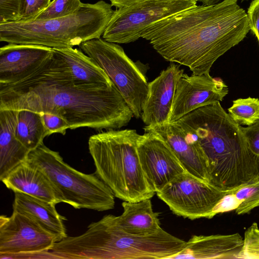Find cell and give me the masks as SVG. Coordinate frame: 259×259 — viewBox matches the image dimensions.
<instances>
[{"label": "cell", "mask_w": 259, "mask_h": 259, "mask_svg": "<svg viewBox=\"0 0 259 259\" xmlns=\"http://www.w3.org/2000/svg\"><path fill=\"white\" fill-rule=\"evenodd\" d=\"M52 56L25 78L0 84V110L55 114L71 130H117L128 123L133 113L114 84L103 90L76 87L59 71Z\"/></svg>", "instance_id": "obj_1"}, {"label": "cell", "mask_w": 259, "mask_h": 259, "mask_svg": "<svg viewBox=\"0 0 259 259\" xmlns=\"http://www.w3.org/2000/svg\"><path fill=\"white\" fill-rule=\"evenodd\" d=\"M238 0L196 6L149 26L141 37L166 60L188 67L193 75L209 73L215 61L250 30Z\"/></svg>", "instance_id": "obj_2"}, {"label": "cell", "mask_w": 259, "mask_h": 259, "mask_svg": "<svg viewBox=\"0 0 259 259\" xmlns=\"http://www.w3.org/2000/svg\"><path fill=\"white\" fill-rule=\"evenodd\" d=\"M186 243L162 229L147 235L129 234L109 214L90 224L84 233L59 241L57 249L66 259H170Z\"/></svg>", "instance_id": "obj_3"}, {"label": "cell", "mask_w": 259, "mask_h": 259, "mask_svg": "<svg viewBox=\"0 0 259 259\" xmlns=\"http://www.w3.org/2000/svg\"><path fill=\"white\" fill-rule=\"evenodd\" d=\"M135 130H106L91 136L89 149L96 174L111 189L115 197L138 202L151 199L150 187L140 163Z\"/></svg>", "instance_id": "obj_4"}, {"label": "cell", "mask_w": 259, "mask_h": 259, "mask_svg": "<svg viewBox=\"0 0 259 259\" xmlns=\"http://www.w3.org/2000/svg\"><path fill=\"white\" fill-rule=\"evenodd\" d=\"M112 7L100 1L83 3L76 12L63 17L0 23V41L52 48H73L101 37L114 13Z\"/></svg>", "instance_id": "obj_5"}, {"label": "cell", "mask_w": 259, "mask_h": 259, "mask_svg": "<svg viewBox=\"0 0 259 259\" xmlns=\"http://www.w3.org/2000/svg\"><path fill=\"white\" fill-rule=\"evenodd\" d=\"M27 159L47 176L62 202L76 209L103 211L114 208L112 191L96 174H86L73 168L58 152L44 143L29 152Z\"/></svg>", "instance_id": "obj_6"}, {"label": "cell", "mask_w": 259, "mask_h": 259, "mask_svg": "<svg viewBox=\"0 0 259 259\" xmlns=\"http://www.w3.org/2000/svg\"><path fill=\"white\" fill-rule=\"evenodd\" d=\"M78 46L106 73L134 116L141 117L148 90L145 70L132 60L121 46L101 37L87 40Z\"/></svg>", "instance_id": "obj_7"}, {"label": "cell", "mask_w": 259, "mask_h": 259, "mask_svg": "<svg viewBox=\"0 0 259 259\" xmlns=\"http://www.w3.org/2000/svg\"><path fill=\"white\" fill-rule=\"evenodd\" d=\"M197 0H148L116 8L102 35L116 44L137 40L149 26L197 6Z\"/></svg>", "instance_id": "obj_8"}, {"label": "cell", "mask_w": 259, "mask_h": 259, "mask_svg": "<svg viewBox=\"0 0 259 259\" xmlns=\"http://www.w3.org/2000/svg\"><path fill=\"white\" fill-rule=\"evenodd\" d=\"M234 191L222 190L187 171L178 175L156 192L172 213L193 220L211 219L223 198Z\"/></svg>", "instance_id": "obj_9"}, {"label": "cell", "mask_w": 259, "mask_h": 259, "mask_svg": "<svg viewBox=\"0 0 259 259\" xmlns=\"http://www.w3.org/2000/svg\"><path fill=\"white\" fill-rule=\"evenodd\" d=\"M59 241L29 217L13 211L11 217H0V254L49 251Z\"/></svg>", "instance_id": "obj_10"}, {"label": "cell", "mask_w": 259, "mask_h": 259, "mask_svg": "<svg viewBox=\"0 0 259 259\" xmlns=\"http://www.w3.org/2000/svg\"><path fill=\"white\" fill-rule=\"evenodd\" d=\"M137 151L145 177L155 193L175 177L187 171L168 144L151 132L140 135Z\"/></svg>", "instance_id": "obj_11"}, {"label": "cell", "mask_w": 259, "mask_h": 259, "mask_svg": "<svg viewBox=\"0 0 259 259\" xmlns=\"http://www.w3.org/2000/svg\"><path fill=\"white\" fill-rule=\"evenodd\" d=\"M228 88L221 78L209 73L189 76L184 73L175 91L168 122H174L201 107L223 101Z\"/></svg>", "instance_id": "obj_12"}, {"label": "cell", "mask_w": 259, "mask_h": 259, "mask_svg": "<svg viewBox=\"0 0 259 259\" xmlns=\"http://www.w3.org/2000/svg\"><path fill=\"white\" fill-rule=\"evenodd\" d=\"M53 49L52 57L57 68L75 86L103 90L113 85L104 71L81 50L73 48Z\"/></svg>", "instance_id": "obj_13"}, {"label": "cell", "mask_w": 259, "mask_h": 259, "mask_svg": "<svg viewBox=\"0 0 259 259\" xmlns=\"http://www.w3.org/2000/svg\"><path fill=\"white\" fill-rule=\"evenodd\" d=\"M52 48L9 44L0 48V84H11L28 77L52 56Z\"/></svg>", "instance_id": "obj_14"}, {"label": "cell", "mask_w": 259, "mask_h": 259, "mask_svg": "<svg viewBox=\"0 0 259 259\" xmlns=\"http://www.w3.org/2000/svg\"><path fill=\"white\" fill-rule=\"evenodd\" d=\"M145 132H151L162 139L170 147L187 172L209 183L207 159L199 145L187 137L175 122L145 126Z\"/></svg>", "instance_id": "obj_15"}, {"label": "cell", "mask_w": 259, "mask_h": 259, "mask_svg": "<svg viewBox=\"0 0 259 259\" xmlns=\"http://www.w3.org/2000/svg\"><path fill=\"white\" fill-rule=\"evenodd\" d=\"M184 73L180 65L171 62L148 83V94L141 115L146 126L168 122L176 86Z\"/></svg>", "instance_id": "obj_16"}, {"label": "cell", "mask_w": 259, "mask_h": 259, "mask_svg": "<svg viewBox=\"0 0 259 259\" xmlns=\"http://www.w3.org/2000/svg\"><path fill=\"white\" fill-rule=\"evenodd\" d=\"M2 182L14 192H21L56 205L62 202L47 176L28 159L11 170Z\"/></svg>", "instance_id": "obj_17"}, {"label": "cell", "mask_w": 259, "mask_h": 259, "mask_svg": "<svg viewBox=\"0 0 259 259\" xmlns=\"http://www.w3.org/2000/svg\"><path fill=\"white\" fill-rule=\"evenodd\" d=\"M243 243L238 233L193 235L184 248L170 259L237 258Z\"/></svg>", "instance_id": "obj_18"}, {"label": "cell", "mask_w": 259, "mask_h": 259, "mask_svg": "<svg viewBox=\"0 0 259 259\" xmlns=\"http://www.w3.org/2000/svg\"><path fill=\"white\" fill-rule=\"evenodd\" d=\"M18 111L0 110V180L26 161L30 152L16 136Z\"/></svg>", "instance_id": "obj_19"}, {"label": "cell", "mask_w": 259, "mask_h": 259, "mask_svg": "<svg viewBox=\"0 0 259 259\" xmlns=\"http://www.w3.org/2000/svg\"><path fill=\"white\" fill-rule=\"evenodd\" d=\"M14 194L13 211L31 218L44 228L56 235L59 241L68 236L64 223L66 218L58 212L56 204L21 192H15Z\"/></svg>", "instance_id": "obj_20"}, {"label": "cell", "mask_w": 259, "mask_h": 259, "mask_svg": "<svg viewBox=\"0 0 259 259\" xmlns=\"http://www.w3.org/2000/svg\"><path fill=\"white\" fill-rule=\"evenodd\" d=\"M123 209L119 216L114 215L118 228L124 232L136 235L154 234L162 228L158 213L154 212L151 199L138 202L124 201Z\"/></svg>", "instance_id": "obj_21"}, {"label": "cell", "mask_w": 259, "mask_h": 259, "mask_svg": "<svg viewBox=\"0 0 259 259\" xmlns=\"http://www.w3.org/2000/svg\"><path fill=\"white\" fill-rule=\"evenodd\" d=\"M51 135L41 113L28 110L18 111L16 136L30 151L43 143L44 139Z\"/></svg>", "instance_id": "obj_22"}, {"label": "cell", "mask_w": 259, "mask_h": 259, "mask_svg": "<svg viewBox=\"0 0 259 259\" xmlns=\"http://www.w3.org/2000/svg\"><path fill=\"white\" fill-rule=\"evenodd\" d=\"M228 111L239 125L250 126L259 119V99L251 97L237 99L233 101Z\"/></svg>", "instance_id": "obj_23"}, {"label": "cell", "mask_w": 259, "mask_h": 259, "mask_svg": "<svg viewBox=\"0 0 259 259\" xmlns=\"http://www.w3.org/2000/svg\"><path fill=\"white\" fill-rule=\"evenodd\" d=\"M233 193L240 202L235 209L238 214L249 213L253 208L259 206V180L243 185L235 190Z\"/></svg>", "instance_id": "obj_24"}, {"label": "cell", "mask_w": 259, "mask_h": 259, "mask_svg": "<svg viewBox=\"0 0 259 259\" xmlns=\"http://www.w3.org/2000/svg\"><path fill=\"white\" fill-rule=\"evenodd\" d=\"M82 4L80 0H53L35 20H42L68 16L76 12Z\"/></svg>", "instance_id": "obj_25"}, {"label": "cell", "mask_w": 259, "mask_h": 259, "mask_svg": "<svg viewBox=\"0 0 259 259\" xmlns=\"http://www.w3.org/2000/svg\"><path fill=\"white\" fill-rule=\"evenodd\" d=\"M237 258L259 259V228L256 223L246 230L243 246Z\"/></svg>", "instance_id": "obj_26"}, {"label": "cell", "mask_w": 259, "mask_h": 259, "mask_svg": "<svg viewBox=\"0 0 259 259\" xmlns=\"http://www.w3.org/2000/svg\"><path fill=\"white\" fill-rule=\"evenodd\" d=\"M25 0H0V23L20 20Z\"/></svg>", "instance_id": "obj_27"}, {"label": "cell", "mask_w": 259, "mask_h": 259, "mask_svg": "<svg viewBox=\"0 0 259 259\" xmlns=\"http://www.w3.org/2000/svg\"><path fill=\"white\" fill-rule=\"evenodd\" d=\"M52 0H25L20 21L35 20L37 16L47 9Z\"/></svg>", "instance_id": "obj_28"}, {"label": "cell", "mask_w": 259, "mask_h": 259, "mask_svg": "<svg viewBox=\"0 0 259 259\" xmlns=\"http://www.w3.org/2000/svg\"><path fill=\"white\" fill-rule=\"evenodd\" d=\"M44 123L51 134L59 133L65 135L69 125L62 117L51 113H40Z\"/></svg>", "instance_id": "obj_29"}, {"label": "cell", "mask_w": 259, "mask_h": 259, "mask_svg": "<svg viewBox=\"0 0 259 259\" xmlns=\"http://www.w3.org/2000/svg\"><path fill=\"white\" fill-rule=\"evenodd\" d=\"M240 127L249 148L254 154L259 156V119L250 126Z\"/></svg>", "instance_id": "obj_30"}, {"label": "cell", "mask_w": 259, "mask_h": 259, "mask_svg": "<svg viewBox=\"0 0 259 259\" xmlns=\"http://www.w3.org/2000/svg\"><path fill=\"white\" fill-rule=\"evenodd\" d=\"M246 14L250 30L259 44V0H253L251 2Z\"/></svg>", "instance_id": "obj_31"}, {"label": "cell", "mask_w": 259, "mask_h": 259, "mask_svg": "<svg viewBox=\"0 0 259 259\" xmlns=\"http://www.w3.org/2000/svg\"><path fill=\"white\" fill-rule=\"evenodd\" d=\"M240 202L237 200L233 192L226 195L217 205L214 212L218 214L236 209L240 204Z\"/></svg>", "instance_id": "obj_32"}, {"label": "cell", "mask_w": 259, "mask_h": 259, "mask_svg": "<svg viewBox=\"0 0 259 259\" xmlns=\"http://www.w3.org/2000/svg\"><path fill=\"white\" fill-rule=\"evenodd\" d=\"M6 258H57L51 251L31 253L0 254V259Z\"/></svg>", "instance_id": "obj_33"}, {"label": "cell", "mask_w": 259, "mask_h": 259, "mask_svg": "<svg viewBox=\"0 0 259 259\" xmlns=\"http://www.w3.org/2000/svg\"><path fill=\"white\" fill-rule=\"evenodd\" d=\"M148 0H110L112 6L116 8L131 5Z\"/></svg>", "instance_id": "obj_34"}, {"label": "cell", "mask_w": 259, "mask_h": 259, "mask_svg": "<svg viewBox=\"0 0 259 259\" xmlns=\"http://www.w3.org/2000/svg\"><path fill=\"white\" fill-rule=\"evenodd\" d=\"M203 5H212L219 3L222 0H197Z\"/></svg>", "instance_id": "obj_35"}, {"label": "cell", "mask_w": 259, "mask_h": 259, "mask_svg": "<svg viewBox=\"0 0 259 259\" xmlns=\"http://www.w3.org/2000/svg\"><path fill=\"white\" fill-rule=\"evenodd\" d=\"M257 178L259 180V156H257Z\"/></svg>", "instance_id": "obj_36"}, {"label": "cell", "mask_w": 259, "mask_h": 259, "mask_svg": "<svg viewBox=\"0 0 259 259\" xmlns=\"http://www.w3.org/2000/svg\"><path fill=\"white\" fill-rule=\"evenodd\" d=\"M244 1H247V0H241V2Z\"/></svg>", "instance_id": "obj_37"}]
</instances>
